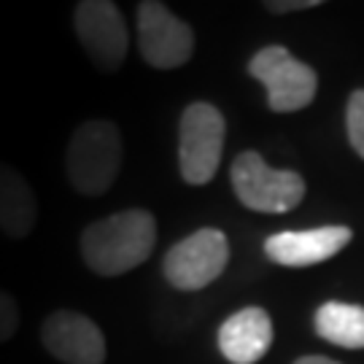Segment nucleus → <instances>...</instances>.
Instances as JSON below:
<instances>
[{
	"mask_svg": "<svg viewBox=\"0 0 364 364\" xmlns=\"http://www.w3.org/2000/svg\"><path fill=\"white\" fill-rule=\"evenodd\" d=\"M227 122L216 105L192 103L178 122V168L181 178L192 186L210 183L224 154Z\"/></svg>",
	"mask_w": 364,
	"mask_h": 364,
	"instance_id": "7ed1b4c3",
	"label": "nucleus"
},
{
	"mask_svg": "<svg viewBox=\"0 0 364 364\" xmlns=\"http://www.w3.org/2000/svg\"><path fill=\"white\" fill-rule=\"evenodd\" d=\"M19 329V305L16 299L0 289V343H9Z\"/></svg>",
	"mask_w": 364,
	"mask_h": 364,
	"instance_id": "2eb2a0df",
	"label": "nucleus"
},
{
	"mask_svg": "<svg viewBox=\"0 0 364 364\" xmlns=\"http://www.w3.org/2000/svg\"><path fill=\"white\" fill-rule=\"evenodd\" d=\"M351 227H316L302 232H278L264 240V254L281 267H311L340 254L351 243Z\"/></svg>",
	"mask_w": 364,
	"mask_h": 364,
	"instance_id": "9d476101",
	"label": "nucleus"
},
{
	"mask_svg": "<svg viewBox=\"0 0 364 364\" xmlns=\"http://www.w3.org/2000/svg\"><path fill=\"white\" fill-rule=\"evenodd\" d=\"M316 332L340 348H364V308L348 302H324L316 311Z\"/></svg>",
	"mask_w": 364,
	"mask_h": 364,
	"instance_id": "ddd939ff",
	"label": "nucleus"
},
{
	"mask_svg": "<svg viewBox=\"0 0 364 364\" xmlns=\"http://www.w3.org/2000/svg\"><path fill=\"white\" fill-rule=\"evenodd\" d=\"M124 159L122 132L108 119H90L78 124L65 151V173L70 186L84 197H103Z\"/></svg>",
	"mask_w": 364,
	"mask_h": 364,
	"instance_id": "f03ea898",
	"label": "nucleus"
},
{
	"mask_svg": "<svg viewBox=\"0 0 364 364\" xmlns=\"http://www.w3.org/2000/svg\"><path fill=\"white\" fill-rule=\"evenodd\" d=\"M38 221V197L19 170L0 162V232L22 240Z\"/></svg>",
	"mask_w": 364,
	"mask_h": 364,
	"instance_id": "f8f14e48",
	"label": "nucleus"
},
{
	"mask_svg": "<svg viewBox=\"0 0 364 364\" xmlns=\"http://www.w3.org/2000/svg\"><path fill=\"white\" fill-rule=\"evenodd\" d=\"M273 346V321L264 308H243L219 326V351L232 364H257Z\"/></svg>",
	"mask_w": 364,
	"mask_h": 364,
	"instance_id": "9b49d317",
	"label": "nucleus"
},
{
	"mask_svg": "<svg viewBox=\"0 0 364 364\" xmlns=\"http://www.w3.org/2000/svg\"><path fill=\"white\" fill-rule=\"evenodd\" d=\"M156 246V219L144 208L111 213L84 227L81 259L95 275L117 278L141 267Z\"/></svg>",
	"mask_w": 364,
	"mask_h": 364,
	"instance_id": "f257e3e1",
	"label": "nucleus"
},
{
	"mask_svg": "<svg viewBox=\"0 0 364 364\" xmlns=\"http://www.w3.org/2000/svg\"><path fill=\"white\" fill-rule=\"evenodd\" d=\"M138 25V49L144 63L159 70H173L192 60L195 52V33L192 27L181 22L165 3L144 0L138 3L135 14Z\"/></svg>",
	"mask_w": 364,
	"mask_h": 364,
	"instance_id": "6e6552de",
	"label": "nucleus"
},
{
	"mask_svg": "<svg viewBox=\"0 0 364 364\" xmlns=\"http://www.w3.org/2000/svg\"><path fill=\"white\" fill-rule=\"evenodd\" d=\"M230 181L237 200L248 210L259 213H287L305 197V181L299 173L273 170L257 151H243L235 156Z\"/></svg>",
	"mask_w": 364,
	"mask_h": 364,
	"instance_id": "20e7f679",
	"label": "nucleus"
},
{
	"mask_svg": "<svg viewBox=\"0 0 364 364\" xmlns=\"http://www.w3.org/2000/svg\"><path fill=\"white\" fill-rule=\"evenodd\" d=\"M230 262V240L216 227H203L173 243L162 259V275L178 291H200L210 287Z\"/></svg>",
	"mask_w": 364,
	"mask_h": 364,
	"instance_id": "39448f33",
	"label": "nucleus"
},
{
	"mask_svg": "<svg viewBox=\"0 0 364 364\" xmlns=\"http://www.w3.org/2000/svg\"><path fill=\"white\" fill-rule=\"evenodd\" d=\"M294 364H340V362H332V359H326V356H302V359H297Z\"/></svg>",
	"mask_w": 364,
	"mask_h": 364,
	"instance_id": "f3484780",
	"label": "nucleus"
},
{
	"mask_svg": "<svg viewBox=\"0 0 364 364\" xmlns=\"http://www.w3.org/2000/svg\"><path fill=\"white\" fill-rule=\"evenodd\" d=\"M248 73L264 84L267 105L275 114H291L313 103L318 76L284 46H264L251 57Z\"/></svg>",
	"mask_w": 364,
	"mask_h": 364,
	"instance_id": "423d86ee",
	"label": "nucleus"
},
{
	"mask_svg": "<svg viewBox=\"0 0 364 364\" xmlns=\"http://www.w3.org/2000/svg\"><path fill=\"white\" fill-rule=\"evenodd\" d=\"M73 30L92 65L100 73H117L127 60L130 33L117 3L81 0L73 9Z\"/></svg>",
	"mask_w": 364,
	"mask_h": 364,
	"instance_id": "0eeeda50",
	"label": "nucleus"
},
{
	"mask_svg": "<svg viewBox=\"0 0 364 364\" xmlns=\"http://www.w3.org/2000/svg\"><path fill=\"white\" fill-rule=\"evenodd\" d=\"M321 6V0H267L264 9L275 14H287V11H302V9H316Z\"/></svg>",
	"mask_w": 364,
	"mask_h": 364,
	"instance_id": "dca6fc26",
	"label": "nucleus"
},
{
	"mask_svg": "<svg viewBox=\"0 0 364 364\" xmlns=\"http://www.w3.org/2000/svg\"><path fill=\"white\" fill-rule=\"evenodd\" d=\"M41 343L63 364H103L105 335L90 316L78 311H54L41 324Z\"/></svg>",
	"mask_w": 364,
	"mask_h": 364,
	"instance_id": "1a4fd4ad",
	"label": "nucleus"
},
{
	"mask_svg": "<svg viewBox=\"0 0 364 364\" xmlns=\"http://www.w3.org/2000/svg\"><path fill=\"white\" fill-rule=\"evenodd\" d=\"M346 130H348V141H351L353 151L364 159V90H356L348 97Z\"/></svg>",
	"mask_w": 364,
	"mask_h": 364,
	"instance_id": "4468645a",
	"label": "nucleus"
}]
</instances>
